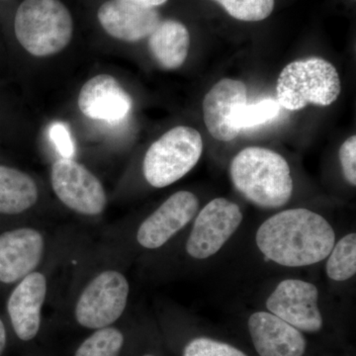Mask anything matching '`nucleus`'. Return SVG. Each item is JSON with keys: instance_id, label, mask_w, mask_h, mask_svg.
Masks as SVG:
<instances>
[{"instance_id": "nucleus-1", "label": "nucleus", "mask_w": 356, "mask_h": 356, "mask_svg": "<svg viewBox=\"0 0 356 356\" xmlns=\"http://www.w3.org/2000/svg\"><path fill=\"white\" fill-rule=\"evenodd\" d=\"M255 241L269 261L282 266L303 267L329 257L336 243V234L331 224L318 213L295 208L262 222Z\"/></svg>"}, {"instance_id": "nucleus-2", "label": "nucleus", "mask_w": 356, "mask_h": 356, "mask_svg": "<svg viewBox=\"0 0 356 356\" xmlns=\"http://www.w3.org/2000/svg\"><path fill=\"white\" fill-rule=\"evenodd\" d=\"M232 182L236 191L257 207L277 209L289 202L293 180L281 154L261 147L242 149L232 159Z\"/></svg>"}, {"instance_id": "nucleus-3", "label": "nucleus", "mask_w": 356, "mask_h": 356, "mask_svg": "<svg viewBox=\"0 0 356 356\" xmlns=\"http://www.w3.org/2000/svg\"><path fill=\"white\" fill-rule=\"evenodd\" d=\"M14 29L28 53L44 58L67 48L74 24L69 9L60 0H24L16 13Z\"/></svg>"}, {"instance_id": "nucleus-4", "label": "nucleus", "mask_w": 356, "mask_h": 356, "mask_svg": "<svg viewBox=\"0 0 356 356\" xmlns=\"http://www.w3.org/2000/svg\"><path fill=\"white\" fill-rule=\"evenodd\" d=\"M341 84L336 67L318 57L290 63L278 77L276 95L283 108L299 111L309 104L327 107L341 95Z\"/></svg>"}, {"instance_id": "nucleus-5", "label": "nucleus", "mask_w": 356, "mask_h": 356, "mask_svg": "<svg viewBox=\"0 0 356 356\" xmlns=\"http://www.w3.org/2000/svg\"><path fill=\"white\" fill-rule=\"evenodd\" d=\"M202 153L200 133L187 126H178L149 147L143 163L144 177L156 188L168 186L191 172Z\"/></svg>"}, {"instance_id": "nucleus-6", "label": "nucleus", "mask_w": 356, "mask_h": 356, "mask_svg": "<svg viewBox=\"0 0 356 356\" xmlns=\"http://www.w3.org/2000/svg\"><path fill=\"white\" fill-rule=\"evenodd\" d=\"M129 296L128 281L117 271L107 270L84 289L76 304L77 322L88 329H103L121 317Z\"/></svg>"}, {"instance_id": "nucleus-7", "label": "nucleus", "mask_w": 356, "mask_h": 356, "mask_svg": "<svg viewBox=\"0 0 356 356\" xmlns=\"http://www.w3.org/2000/svg\"><path fill=\"white\" fill-rule=\"evenodd\" d=\"M238 204L226 198H216L199 212L186 243L193 259H206L216 254L243 222Z\"/></svg>"}, {"instance_id": "nucleus-8", "label": "nucleus", "mask_w": 356, "mask_h": 356, "mask_svg": "<svg viewBox=\"0 0 356 356\" xmlns=\"http://www.w3.org/2000/svg\"><path fill=\"white\" fill-rule=\"evenodd\" d=\"M51 186L70 209L84 215H98L106 206L102 182L86 166L72 159H60L51 168Z\"/></svg>"}, {"instance_id": "nucleus-9", "label": "nucleus", "mask_w": 356, "mask_h": 356, "mask_svg": "<svg viewBox=\"0 0 356 356\" xmlns=\"http://www.w3.org/2000/svg\"><path fill=\"white\" fill-rule=\"evenodd\" d=\"M318 300V290L313 283L286 280L267 298L266 308L300 332L313 334L320 332L324 324Z\"/></svg>"}, {"instance_id": "nucleus-10", "label": "nucleus", "mask_w": 356, "mask_h": 356, "mask_svg": "<svg viewBox=\"0 0 356 356\" xmlns=\"http://www.w3.org/2000/svg\"><path fill=\"white\" fill-rule=\"evenodd\" d=\"M199 200L189 191H178L154 211L140 225L137 240L142 247L154 250L163 247L197 214Z\"/></svg>"}, {"instance_id": "nucleus-11", "label": "nucleus", "mask_w": 356, "mask_h": 356, "mask_svg": "<svg viewBox=\"0 0 356 356\" xmlns=\"http://www.w3.org/2000/svg\"><path fill=\"white\" fill-rule=\"evenodd\" d=\"M247 86L241 81L224 79L215 84L203 100V117L208 132L214 139L229 142L238 137L235 117L247 103Z\"/></svg>"}, {"instance_id": "nucleus-12", "label": "nucleus", "mask_w": 356, "mask_h": 356, "mask_svg": "<svg viewBox=\"0 0 356 356\" xmlns=\"http://www.w3.org/2000/svg\"><path fill=\"white\" fill-rule=\"evenodd\" d=\"M132 102L131 96L108 74L89 79L79 96V110L84 116L110 124L125 120L132 109Z\"/></svg>"}, {"instance_id": "nucleus-13", "label": "nucleus", "mask_w": 356, "mask_h": 356, "mask_svg": "<svg viewBox=\"0 0 356 356\" xmlns=\"http://www.w3.org/2000/svg\"><path fill=\"white\" fill-rule=\"evenodd\" d=\"M248 332L259 356H304L307 341L299 330L268 312L248 318Z\"/></svg>"}, {"instance_id": "nucleus-14", "label": "nucleus", "mask_w": 356, "mask_h": 356, "mask_svg": "<svg viewBox=\"0 0 356 356\" xmlns=\"http://www.w3.org/2000/svg\"><path fill=\"white\" fill-rule=\"evenodd\" d=\"M44 240L33 229H17L0 236V281L13 283L34 271L43 255Z\"/></svg>"}, {"instance_id": "nucleus-15", "label": "nucleus", "mask_w": 356, "mask_h": 356, "mask_svg": "<svg viewBox=\"0 0 356 356\" xmlns=\"http://www.w3.org/2000/svg\"><path fill=\"white\" fill-rule=\"evenodd\" d=\"M97 17L110 36L131 43L149 37L161 22L156 9L135 6L123 0H109L103 3Z\"/></svg>"}, {"instance_id": "nucleus-16", "label": "nucleus", "mask_w": 356, "mask_h": 356, "mask_svg": "<svg viewBox=\"0 0 356 356\" xmlns=\"http://www.w3.org/2000/svg\"><path fill=\"white\" fill-rule=\"evenodd\" d=\"M46 293L43 274L32 273L23 278L8 300L7 307L14 331L22 341H30L38 334Z\"/></svg>"}, {"instance_id": "nucleus-17", "label": "nucleus", "mask_w": 356, "mask_h": 356, "mask_svg": "<svg viewBox=\"0 0 356 356\" xmlns=\"http://www.w3.org/2000/svg\"><path fill=\"white\" fill-rule=\"evenodd\" d=\"M191 35L181 22L165 20L149 36V51L163 69L172 70L181 67L188 55Z\"/></svg>"}, {"instance_id": "nucleus-18", "label": "nucleus", "mask_w": 356, "mask_h": 356, "mask_svg": "<svg viewBox=\"0 0 356 356\" xmlns=\"http://www.w3.org/2000/svg\"><path fill=\"white\" fill-rule=\"evenodd\" d=\"M38 187L27 173L0 165V213L19 214L38 200Z\"/></svg>"}, {"instance_id": "nucleus-19", "label": "nucleus", "mask_w": 356, "mask_h": 356, "mask_svg": "<svg viewBox=\"0 0 356 356\" xmlns=\"http://www.w3.org/2000/svg\"><path fill=\"white\" fill-rule=\"evenodd\" d=\"M325 273L334 281L350 280L356 273V235L344 236L337 243L329 254Z\"/></svg>"}, {"instance_id": "nucleus-20", "label": "nucleus", "mask_w": 356, "mask_h": 356, "mask_svg": "<svg viewBox=\"0 0 356 356\" xmlns=\"http://www.w3.org/2000/svg\"><path fill=\"white\" fill-rule=\"evenodd\" d=\"M123 343L120 331L114 327H103L84 341L76 356H118Z\"/></svg>"}, {"instance_id": "nucleus-21", "label": "nucleus", "mask_w": 356, "mask_h": 356, "mask_svg": "<svg viewBox=\"0 0 356 356\" xmlns=\"http://www.w3.org/2000/svg\"><path fill=\"white\" fill-rule=\"evenodd\" d=\"M280 103L275 99H264L252 104L245 103L236 112V128L241 132L273 120L280 115Z\"/></svg>"}, {"instance_id": "nucleus-22", "label": "nucleus", "mask_w": 356, "mask_h": 356, "mask_svg": "<svg viewBox=\"0 0 356 356\" xmlns=\"http://www.w3.org/2000/svg\"><path fill=\"white\" fill-rule=\"evenodd\" d=\"M235 19L257 22L266 19L274 9V0H213Z\"/></svg>"}, {"instance_id": "nucleus-23", "label": "nucleus", "mask_w": 356, "mask_h": 356, "mask_svg": "<svg viewBox=\"0 0 356 356\" xmlns=\"http://www.w3.org/2000/svg\"><path fill=\"white\" fill-rule=\"evenodd\" d=\"M184 356H248L231 344L209 339L197 337L185 346Z\"/></svg>"}, {"instance_id": "nucleus-24", "label": "nucleus", "mask_w": 356, "mask_h": 356, "mask_svg": "<svg viewBox=\"0 0 356 356\" xmlns=\"http://www.w3.org/2000/svg\"><path fill=\"white\" fill-rule=\"evenodd\" d=\"M49 138L63 159H72L76 154L74 140L67 124L55 122L49 128Z\"/></svg>"}, {"instance_id": "nucleus-25", "label": "nucleus", "mask_w": 356, "mask_h": 356, "mask_svg": "<svg viewBox=\"0 0 356 356\" xmlns=\"http://www.w3.org/2000/svg\"><path fill=\"white\" fill-rule=\"evenodd\" d=\"M339 161L346 181L353 186L356 185V136L344 140L339 147Z\"/></svg>"}, {"instance_id": "nucleus-26", "label": "nucleus", "mask_w": 356, "mask_h": 356, "mask_svg": "<svg viewBox=\"0 0 356 356\" xmlns=\"http://www.w3.org/2000/svg\"><path fill=\"white\" fill-rule=\"evenodd\" d=\"M123 1L140 7H146V8H154V7L163 6L168 0H123Z\"/></svg>"}, {"instance_id": "nucleus-27", "label": "nucleus", "mask_w": 356, "mask_h": 356, "mask_svg": "<svg viewBox=\"0 0 356 356\" xmlns=\"http://www.w3.org/2000/svg\"><path fill=\"white\" fill-rule=\"evenodd\" d=\"M6 329H4V325L2 324L1 320H0V355H1L2 351H3L4 348H6Z\"/></svg>"}, {"instance_id": "nucleus-28", "label": "nucleus", "mask_w": 356, "mask_h": 356, "mask_svg": "<svg viewBox=\"0 0 356 356\" xmlns=\"http://www.w3.org/2000/svg\"><path fill=\"white\" fill-rule=\"evenodd\" d=\"M145 356H153V355H145Z\"/></svg>"}]
</instances>
